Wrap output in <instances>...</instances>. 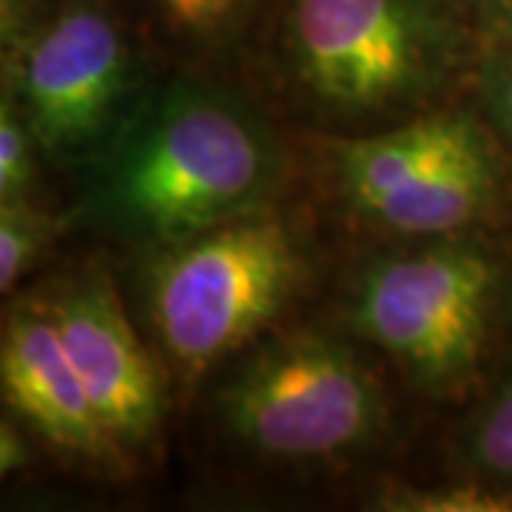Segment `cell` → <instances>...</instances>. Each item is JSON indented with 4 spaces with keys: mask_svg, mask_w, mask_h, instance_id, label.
<instances>
[{
    "mask_svg": "<svg viewBox=\"0 0 512 512\" xmlns=\"http://www.w3.org/2000/svg\"><path fill=\"white\" fill-rule=\"evenodd\" d=\"M282 171L276 134L245 100L174 80L131 109L100 151L80 220L157 251L265 211Z\"/></svg>",
    "mask_w": 512,
    "mask_h": 512,
    "instance_id": "1",
    "label": "cell"
},
{
    "mask_svg": "<svg viewBox=\"0 0 512 512\" xmlns=\"http://www.w3.org/2000/svg\"><path fill=\"white\" fill-rule=\"evenodd\" d=\"M473 43L456 0H288L279 37L299 97L353 128L436 109Z\"/></svg>",
    "mask_w": 512,
    "mask_h": 512,
    "instance_id": "2",
    "label": "cell"
},
{
    "mask_svg": "<svg viewBox=\"0 0 512 512\" xmlns=\"http://www.w3.org/2000/svg\"><path fill=\"white\" fill-rule=\"evenodd\" d=\"M285 217L256 211L157 248L146 271L151 328L185 376L237 356L302 293L311 262Z\"/></svg>",
    "mask_w": 512,
    "mask_h": 512,
    "instance_id": "3",
    "label": "cell"
},
{
    "mask_svg": "<svg viewBox=\"0 0 512 512\" xmlns=\"http://www.w3.org/2000/svg\"><path fill=\"white\" fill-rule=\"evenodd\" d=\"M504 291V268L484 242L427 237L359 271L350 325L419 390L450 396L478 373Z\"/></svg>",
    "mask_w": 512,
    "mask_h": 512,
    "instance_id": "4",
    "label": "cell"
},
{
    "mask_svg": "<svg viewBox=\"0 0 512 512\" xmlns=\"http://www.w3.org/2000/svg\"><path fill=\"white\" fill-rule=\"evenodd\" d=\"M228 436L276 464H330L370 447L387 399L356 350L325 330L276 333L251 348L220 384Z\"/></svg>",
    "mask_w": 512,
    "mask_h": 512,
    "instance_id": "5",
    "label": "cell"
},
{
    "mask_svg": "<svg viewBox=\"0 0 512 512\" xmlns=\"http://www.w3.org/2000/svg\"><path fill=\"white\" fill-rule=\"evenodd\" d=\"M504 148L487 120L430 109L333 146L330 171L356 220L399 237H450L504 200Z\"/></svg>",
    "mask_w": 512,
    "mask_h": 512,
    "instance_id": "6",
    "label": "cell"
},
{
    "mask_svg": "<svg viewBox=\"0 0 512 512\" xmlns=\"http://www.w3.org/2000/svg\"><path fill=\"white\" fill-rule=\"evenodd\" d=\"M6 92L52 157L103 151L123 126L134 89V49L100 0H66L15 35Z\"/></svg>",
    "mask_w": 512,
    "mask_h": 512,
    "instance_id": "7",
    "label": "cell"
},
{
    "mask_svg": "<svg viewBox=\"0 0 512 512\" xmlns=\"http://www.w3.org/2000/svg\"><path fill=\"white\" fill-rule=\"evenodd\" d=\"M111 444L146 441L163 416V382L106 271H83L43 296Z\"/></svg>",
    "mask_w": 512,
    "mask_h": 512,
    "instance_id": "8",
    "label": "cell"
},
{
    "mask_svg": "<svg viewBox=\"0 0 512 512\" xmlns=\"http://www.w3.org/2000/svg\"><path fill=\"white\" fill-rule=\"evenodd\" d=\"M0 382L6 404L43 439L86 456L111 447L43 299L20 302L6 316Z\"/></svg>",
    "mask_w": 512,
    "mask_h": 512,
    "instance_id": "9",
    "label": "cell"
},
{
    "mask_svg": "<svg viewBox=\"0 0 512 512\" xmlns=\"http://www.w3.org/2000/svg\"><path fill=\"white\" fill-rule=\"evenodd\" d=\"M165 46L188 60L228 52L245 32L259 0H143Z\"/></svg>",
    "mask_w": 512,
    "mask_h": 512,
    "instance_id": "10",
    "label": "cell"
},
{
    "mask_svg": "<svg viewBox=\"0 0 512 512\" xmlns=\"http://www.w3.org/2000/svg\"><path fill=\"white\" fill-rule=\"evenodd\" d=\"M458 458L473 478L512 490V370L461 430Z\"/></svg>",
    "mask_w": 512,
    "mask_h": 512,
    "instance_id": "11",
    "label": "cell"
},
{
    "mask_svg": "<svg viewBox=\"0 0 512 512\" xmlns=\"http://www.w3.org/2000/svg\"><path fill=\"white\" fill-rule=\"evenodd\" d=\"M63 222L35 208L26 197L0 200V291L9 293L18 279L49 248Z\"/></svg>",
    "mask_w": 512,
    "mask_h": 512,
    "instance_id": "12",
    "label": "cell"
},
{
    "mask_svg": "<svg viewBox=\"0 0 512 512\" xmlns=\"http://www.w3.org/2000/svg\"><path fill=\"white\" fill-rule=\"evenodd\" d=\"M376 507L399 512H512V490L470 476L441 487H393L376 498Z\"/></svg>",
    "mask_w": 512,
    "mask_h": 512,
    "instance_id": "13",
    "label": "cell"
},
{
    "mask_svg": "<svg viewBox=\"0 0 512 512\" xmlns=\"http://www.w3.org/2000/svg\"><path fill=\"white\" fill-rule=\"evenodd\" d=\"M35 131L20 114L12 94L3 92L0 103V200L26 197L35 177Z\"/></svg>",
    "mask_w": 512,
    "mask_h": 512,
    "instance_id": "14",
    "label": "cell"
},
{
    "mask_svg": "<svg viewBox=\"0 0 512 512\" xmlns=\"http://www.w3.org/2000/svg\"><path fill=\"white\" fill-rule=\"evenodd\" d=\"M481 100L487 126L512 160V40H493L481 60Z\"/></svg>",
    "mask_w": 512,
    "mask_h": 512,
    "instance_id": "15",
    "label": "cell"
},
{
    "mask_svg": "<svg viewBox=\"0 0 512 512\" xmlns=\"http://www.w3.org/2000/svg\"><path fill=\"white\" fill-rule=\"evenodd\" d=\"M490 40H512V0H461Z\"/></svg>",
    "mask_w": 512,
    "mask_h": 512,
    "instance_id": "16",
    "label": "cell"
},
{
    "mask_svg": "<svg viewBox=\"0 0 512 512\" xmlns=\"http://www.w3.org/2000/svg\"><path fill=\"white\" fill-rule=\"evenodd\" d=\"M26 458H29V447H26L23 436L9 421H3L0 424V470H3V476L20 470L26 464Z\"/></svg>",
    "mask_w": 512,
    "mask_h": 512,
    "instance_id": "17",
    "label": "cell"
},
{
    "mask_svg": "<svg viewBox=\"0 0 512 512\" xmlns=\"http://www.w3.org/2000/svg\"><path fill=\"white\" fill-rule=\"evenodd\" d=\"M40 0H0V15H3V37L15 35L26 20L35 15V6Z\"/></svg>",
    "mask_w": 512,
    "mask_h": 512,
    "instance_id": "18",
    "label": "cell"
},
{
    "mask_svg": "<svg viewBox=\"0 0 512 512\" xmlns=\"http://www.w3.org/2000/svg\"><path fill=\"white\" fill-rule=\"evenodd\" d=\"M507 296H510V302H512V271L510 276H507Z\"/></svg>",
    "mask_w": 512,
    "mask_h": 512,
    "instance_id": "19",
    "label": "cell"
}]
</instances>
